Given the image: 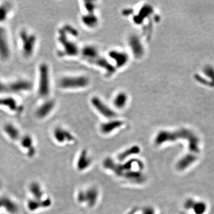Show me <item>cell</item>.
Returning <instances> with one entry per match:
<instances>
[{"label":"cell","mask_w":214,"mask_h":214,"mask_svg":"<svg viewBox=\"0 0 214 214\" xmlns=\"http://www.w3.org/2000/svg\"><path fill=\"white\" fill-rule=\"evenodd\" d=\"M196 160V157L193 155H187L180 159L177 164V167L180 170H184Z\"/></svg>","instance_id":"cell-16"},{"label":"cell","mask_w":214,"mask_h":214,"mask_svg":"<svg viewBox=\"0 0 214 214\" xmlns=\"http://www.w3.org/2000/svg\"><path fill=\"white\" fill-rule=\"evenodd\" d=\"M0 95H8L7 81L0 78Z\"/></svg>","instance_id":"cell-18"},{"label":"cell","mask_w":214,"mask_h":214,"mask_svg":"<svg viewBox=\"0 0 214 214\" xmlns=\"http://www.w3.org/2000/svg\"><path fill=\"white\" fill-rule=\"evenodd\" d=\"M7 94L16 96L30 92L33 89L32 81L25 78H18L7 81Z\"/></svg>","instance_id":"cell-3"},{"label":"cell","mask_w":214,"mask_h":214,"mask_svg":"<svg viewBox=\"0 0 214 214\" xmlns=\"http://www.w3.org/2000/svg\"><path fill=\"white\" fill-rule=\"evenodd\" d=\"M29 188L31 193L32 194L33 199L36 200H41L44 199V191L38 183L32 182L29 185Z\"/></svg>","instance_id":"cell-15"},{"label":"cell","mask_w":214,"mask_h":214,"mask_svg":"<svg viewBox=\"0 0 214 214\" xmlns=\"http://www.w3.org/2000/svg\"><path fill=\"white\" fill-rule=\"evenodd\" d=\"M36 92L41 99L51 97L52 92V78L51 67L47 62L42 61L37 69Z\"/></svg>","instance_id":"cell-1"},{"label":"cell","mask_w":214,"mask_h":214,"mask_svg":"<svg viewBox=\"0 0 214 214\" xmlns=\"http://www.w3.org/2000/svg\"><path fill=\"white\" fill-rule=\"evenodd\" d=\"M1 208H2V204H1V199H0V209Z\"/></svg>","instance_id":"cell-19"},{"label":"cell","mask_w":214,"mask_h":214,"mask_svg":"<svg viewBox=\"0 0 214 214\" xmlns=\"http://www.w3.org/2000/svg\"><path fill=\"white\" fill-rule=\"evenodd\" d=\"M0 199L2 208H4L8 214H17L18 213L19 208L15 201L8 197H1Z\"/></svg>","instance_id":"cell-13"},{"label":"cell","mask_w":214,"mask_h":214,"mask_svg":"<svg viewBox=\"0 0 214 214\" xmlns=\"http://www.w3.org/2000/svg\"><path fill=\"white\" fill-rule=\"evenodd\" d=\"M18 40L21 54L24 58L29 60L35 56L38 47V36L36 33L26 28L20 30Z\"/></svg>","instance_id":"cell-2"},{"label":"cell","mask_w":214,"mask_h":214,"mask_svg":"<svg viewBox=\"0 0 214 214\" xmlns=\"http://www.w3.org/2000/svg\"><path fill=\"white\" fill-rule=\"evenodd\" d=\"M53 136L54 139L59 143L73 142L74 141V137L67 130L63 127H56L53 131Z\"/></svg>","instance_id":"cell-8"},{"label":"cell","mask_w":214,"mask_h":214,"mask_svg":"<svg viewBox=\"0 0 214 214\" xmlns=\"http://www.w3.org/2000/svg\"><path fill=\"white\" fill-rule=\"evenodd\" d=\"M0 108L18 115L22 114L24 110L23 103L17 96L11 95H0Z\"/></svg>","instance_id":"cell-4"},{"label":"cell","mask_w":214,"mask_h":214,"mask_svg":"<svg viewBox=\"0 0 214 214\" xmlns=\"http://www.w3.org/2000/svg\"><path fill=\"white\" fill-rule=\"evenodd\" d=\"M1 187H2V183L0 181V189H1Z\"/></svg>","instance_id":"cell-20"},{"label":"cell","mask_w":214,"mask_h":214,"mask_svg":"<svg viewBox=\"0 0 214 214\" xmlns=\"http://www.w3.org/2000/svg\"><path fill=\"white\" fill-rule=\"evenodd\" d=\"M87 84V80L80 76H64L58 81V87L61 90H74L85 87Z\"/></svg>","instance_id":"cell-5"},{"label":"cell","mask_w":214,"mask_h":214,"mask_svg":"<svg viewBox=\"0 0 214 214\" xmlns=\"http://www.w3.org/2000/svg\"><path fill=\"white\" fill-rule=\"evenodd\" d=\"M19 141L22 148L26 150L27 157L29 158L34 157L36 153V149L32 136L29 135H23L20 137Z\"/></svg>","instance_id":"cell-10"},{"label":"cell","mask_w":214,"mask_h":214,"mask_svg":"<svg viewBox=\"0 0 214 214\" xmlns=\"http://www.w3.org/2000/svg\"><path fill=\"white\" fill-rule=\"evenodd\" d=\"M56 107L57 102L52 98L42 99L41 103L35 108V115L39 120L46 119L53 113Z\"/></svg>","instance_id":"cell-7"},{"label":"cell","mask_w":214,"mask_h":214,"mask_svg":"<svg viewBox=\"0 0 214 214\" xmlns=\"http://www.w3.org/2000/svg\"><path fill=\"white\" fill-rule=\"evenodd\" d=\"M52 204L51 199L49 197L42 199L41 200H36L34 199H31L27 201V206L30 211L34 212L38 209L43 208L47 209L49 208Z\"/></svg>","instance_id":"cell-11"},{"label":"cell","mask_w":214,"mask_h":214,"mask_svg":"<svg viewBox=\"0 0 214 214\" xmlns=\"http://www.w3.org/2000/svg\"><path fill=\"white\" fill-rule=\"evenodd\" d=\"M11 54L12 48L8 31L4 25L0 24V61H8Z\"/></svg>","instance_id":"cell-6"},{"label":"cell","mask_w":214,"mask_h":214,"mask_svg":"<svg viewBox=\"0 0 214 214\" xmlns=\"http://www.w3.org/2000/svg\"><path fill=\"white\" fill-rule=\"evenodd\" d=\"M15 9L13 2L4 1L0 2V24H4L10 18Z\"/></svg>","instance_id":"cell-9"},{"label":"cell","mask_w":214,"mask_h":214,"mask_svg":"<svg viewBox=\"0 0 214 214\" xmlns=\"http://www.w3.org/2000/svg\"><path fill=\"white\" fill-rule=\"evenodd\" d=\"M191 208L193 209V211L196 214H203L206 211V204L204 202H195L194 203Z\"/></svg>","instance_id":"cell-17"},{"label":"cell","mask_w":214,"mask_h":214,"mask_svg":"<svg viewBox=\"0 0 214 214\" xmlns=\"http://www.w3.org/2000/svg\"><path fill=\"white\" fill-rule=\"evenodd\" d=\"M3 132L13 141H19L22 137L19 128L11 123H6L2 127Z\"/></svg>","instance_id":"cell-12"},{"label":"cell","mask_w":214,"mask_h":214,"mask_svg":"<svg viewBox=\"0 0 214 214\" xmlns=\"http://www.w3.org/2000/svg\"><path fill=\"white\" fill-rule=\"evenodd\" d=\"M90 164V159L89 158L87 151H82L77 161L76 166L78 170L79 171H83L89 167Z\"/></svg>","instance_id":"cell-14"}]
</instances>
